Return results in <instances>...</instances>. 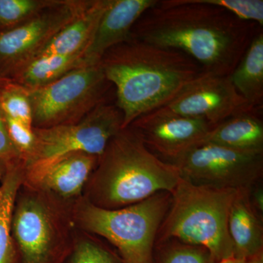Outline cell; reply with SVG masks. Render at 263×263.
Returning <instances> with one entry per match:
<instances>
[{"label": "cell", "mask_w": 263, "mask_h": 263, "mask_svg": "<svg viewBox=\"0 0 263 263\" xmlns=\"http://www.w3.org/2000/svg\"><path fill=\"white\" fill-rule=\"evenodd\" d=\"M262 28L200 0H162L138 19L131 37L182 51L206 73L230 76Z\"/></svg>", "instance_id": "cell-1"}, {"label": "cell", "mask_w": 263, "mask_h": 263, "mask_svg": "<svg viewBox=\"0 0 263 263\" xmlns=\"http://www.w3.org/2000/svg\"><path fill=\"white\" fill-rule=\"evenodd\" d=\"M100 65L107 80L117 88L122 129L168 103L204 72L182 51L133 37L109 49Z\"/></svg>", "instance_id": "cell-2"}, {"label": "cell", "mask_w": 263, "mask_h": 263, "mask_svg": "<svg viewBox=\"0 0 263 263\" xmlns=\"http://www.w3.org/2000/svg\"><path fill=\"white\" fill-rule=\"evenodd\" d=\"M181 179L175 164L154 155L128 127L110 139L98 157L83 197L103 209H121L160 192L171 194Z\"/></svg>", "instance_id": "cell-3"}, {"label": "cell", "mask_w": 263, "mask_h": 263, "mask_svg": "<svg viewBox=\"0 0 263 263\" xmlns=\"http://www.w3.org/2000/svg\"><path fill=\"white\" fill-rule=\"evenodd\" d=\"M238 190L197 186L181 178L156 243L176 239L204 247L217 262L234 257L228 214Z\"/></svg>", "instance_id": "cell-4"}, {"label": "cell", "mask_w": 263, "mask_h": 263, "mask_svg": "<svg viewBox=\"0 0 263 263\" xmlns=\"http://www.w3.org/2000/svg\"><path fill=\"white\" fill-rule=\"evenodd\" d=\"M76 201L62 200L22 183L12 219V233L21 263L63 262L77 232L73 218Z\"/></svg>", "instance_id": "cell-5"}, {"label": "cell", "mask_w": 263, "mask_h": 263, "mask_svg": "<svg viewBox=\"0 0 263 263\" xmlns=\"http://www.w3.org/2000/svg\"><path fill=\"white\" fill-rule=\"evenodd\" d=\"M171 202V194L160 192L129 206L105 209L81 197L74 203V222L76 229L108 240L122 263H152L157 233Z\"/></svg>", "instance_id": "cell-6"}, {"label": "cell", "mask_w": 263, "mask_h": 263, "mask_svg": "<svg viewBox=\"0 0 263 263\" xmlns=\"http://www.w3.org/2000/svg\"><path fill=\"white\" fill-rule=\"evenodd\" d=\"M109 83L100 62L70 71L47 86L28 89L33 127L79 122L104 102Z\"/></svg>", "instance_id": "cell-7"}, {"label": "cell", "mask_w": 263, "mask_h": 263, "mask_svg": "<svg viewBox=\"0 0 263 263\" xmlns=\"http://www.w3.org/2000/svg\"><path fill=\"white\" fill-rule=\"evenodd\" d=\"M123 114L117 105L99 104L79 122L48 128H34L35 146L24 162L25 172L43 168L62 156L82 152L100 157L122 129Z\"/></svg>", "instance_id": "cell-8"}, {"label": "cell", "mask_w": 263, "mask_h": 263, "mask_svg": "<svg viewBox=\"0 0 263 263\" xmlns=\"http://www.w3.org/2000/svg\"><path fill=\"white\" fill-rule=\"evenodd\" d=\"M175 165L183 179L197 186L247 190L262 179L263 154L202 143L190 150Z\"/></svg>", "instance_id": "cell-9"}, {"label": "cell", "mask_w": 263, "mask_h": 263, "mask_svg": "<svg viewBox=\"0 0 263 263\" xmlns=\"http://www.w3.org/2000/svg\"><path fill=\"white\" fill-rule=\"evenodd\" d=\"M91 2L62 0L19 25L0 29V77L8 79L14 71L32 60Z\"/></svg>", "instance_id": "cell-10"}, {"label": "cell", "mask_w": 263, "mask_h": 263, "mask_svg": "<svg viewBox=\"0 0 263 263\" xmlns=\"http://www.w3.org/2000/svg\"><path fill=\"white\" fill-rule=\"evenodd\" d=\"M129 127L151 152L173 164L199 146L212 128L205 119L183 117L162 108L138 118Z\"/></svg>", "instance_id": "cell-11"}, {"label": "cell", "mask_w": 263, "mask_h": 263, "mask_svg": "<svg viewBox=\"0 0 263 263\" xmlns=\"http://www.w3.org/2000/svg\"><path fill=\"white\" fill-rule=\"evenodd\" d=\"M161 108L183 117L205 119L212 127L238 114L262 109L247 103L235 89L229 76L206 72Z\"/></svg>", "instance_id": "cell-12"}, {"label": "cell", "mask_w": 263, "mask_h": 263, "mask_svg": "<svg viewBox=\"0 0 263 263\" xmlns=\"http://www.w3.org/2000/svg\"><path fill=\"white\" fill-rule=\"evenodd\" d=\"M98 157L72 152L45 166L25 172L24 183L60 197L76 201L83 197L85 186L98 163Z\"/></svg>", "instance_id": "cell-13"}, {"label": "cell", "mask_w": 263, "mask_h": 263, "mask_svg": "<svg viewBox=\"0 0 263 263\" xmlns=\"http://www.w3.org/2000/svg\"><path fill=\"white\" fill-rule=\"evenodd\" d=\"M157 0H110L84 52L89 64L99 63L110 48L131 38L133 27Z\"/></svg>", "instance_id": "cell-14"}, {"label": "cell", "mask_w": 263, "mask_h": 263, "mask_svg": "<svg viewBox=\"0 0 263 263\" xmlns=\"http://www.w3.org/2000/svg\"><path fill=\"white\" fill-rule=\"evenodd\" d=\"M248 190L237 192L228 214V232L238 259L263 254V219L252 209Z\"/></svg>", "instance_id": "cell-15"}, {"label": "cell", "mask_w": 263, "mask_h": 263, "mask_svg": "<svg viewBox=\"0 0 263 263\" xmlns=\"http://www.w3.org/2000/svg\"><path fill=\"white\" fill-rule=\"evenodd\" d=\"M110 1H91L86 9L57 33L34 58L49 55L68 56L84 53Z\"/></svg>", "instance_id": "cell-16"}, {"label": "cell", "mask_w": 263, "mask_h": 263, "mask_svg": "<svg viewBox=\"0 0 263 263\" xmlns=\"http://www.w3.org/2000/svg\"><path fill=\"white\" fill-rule=\"evenodd\" d=\"M259 110L226 119L212 127L200 144L210 143L240 152L263 154V122Z\"/></svg>", "instance_id": "cell-17"}, {"label": "cell", "mask_w": 263, "mask_h": 263, "mask_svg": "<svg viewBox=\"0 0 263 263\" xmlns=\"http://www.w3.org/2000/svg\"><path fill=\"white\" fill-rule=\"evenodd\" d=\"M24 179L23 161L8 162L0 181V263H21L12 233V219L15 200Z\"/></svg>", "instance_id": "cell-18"}, {"label": "cell", "mask_w": 263, "mask_h": 263, "mask_svg": "<svg viewBox=\"0 0 263 263\" xmlns=\"http://www.w3.org/2000/svg\"><path fill=\"white\" fill-rule=\"evenodd\" d=\"M86 65L91 64L85 60L84 53L36 57L17 69L8 79L27 89H37L47 86L70 71Z\"/></svg>", "instance_id": "cell-19"}, {"label": "cell", "mask_w": 263, "mask_h": 263, "mask_svg": "<svg viewBox=\"0 0 263 263\" xmlns=\"http://www.w3.org/2000/svg\"><path fill=\"white\" fill-rule=\"evenodd\" d=\"M235 89L254 108L263 100V33L256 34L245 55L229 76Z\"/></svg>", "instance_id": "cell-20"}, {"label": "cell", "mask_w": 263, "mask_h": 263, "mask_svg": "<svg viewBox=\"0 0 263 263\" xmlns=\"http://www.w3.org/2000/svg\"><path fill=\"white\" fill-rule=\"evenodd\" d=\"M62 263H122V261L94 235L77 230L73 246Z\"/></svg>", "instance_id": "cell-21"}, {"label": "cell", "mask_w": 263, "mask_h": 263, "mask_svg": "<svg viewBox=\"0 0 263 263\" xmlns=\"http://www.w3.org/2000/svg\"><path fill=\"white\" fill-rule=\"evenodd\" d=\"M62 0H0V29L23 23Z\"/></svg>", "instance_id": "cell-22"}, {"label": "cell", "mask_w": 263, "mask_h": 263, "mask_svg": "<svg viewBox=\"0 0 263 263\" xmlns=\"http://www.w3.org/2000/svg\"><path fill=\"white\" fill-rule=\"evenodd\" d=\"M0 108L4 115L33 127L28 89L9 81L0 86Z\"/></svg>", "instance_id": "cell-23"}, {"label": "cell", "mask_w": 263, "mask_h": 263, "mask_svg": "<svg viewBox=\"0 0 263 263\" xmlns=\"http://www.w3.org/2000/svg\"><path fill=\"white\" fill-rule=\"evenodd\" d=\"M162 246L160 263H218L207 249L176 239L160 242Z\"/></svg>", "instance_id": "cell-24"}, {"label": "cell", "mask_w": 263, "mask_h": 263, "mask_svg": "<svg viewBox=\"0 0 263 263\" xmlns=\"http://www.w3.org/2000/svg\"><path fill=\"white\" fill-rule=\"evenodd\" d=\"M205 4L215 5L228 10L243 20L263 25L262 0H200Z\"/></svg>", "instance_id": "cell-25"}, {"label": "cell", "mask_w": 263, "mask_h": 263, "mask_svg": "<svg viewBox=\"0 0 263 263\" xmlns=\"http://www.w3.org/2000/svg\"><path fill=\"white\" fill-rule=\"evenodd\" d=\"M5 124L12 143L24 162L32 155L35 146V135L31 126L4 115Z\"/></svg>", "instance_id": "cell-26"}, {"label": "cell", "mask_w": 263, "mask_h": 263, "mask_svg": "<svg viewBox=\"0 0 263 263\" xmlns=\"http://www.w3.org/2000/svg\"><path fill=\"white\" fill-rule=\"evenodd\" d=\"M0 159L7 162L22 160L20 154L12 143L6 124H5L4 114L0 108Z\"/></svg>", "instance_id": "cell-27"}, {"label": "cell", "mask_w": 263, "mask_h": 263, "mask_svg": "<svg viewBox=\"0 0 263 263\" xmlns=\"http://www.w3.org/2000/svg\"><path fill=\"white\" fill-rule=\"evenodd\" d=\"M249 202L254 212L263 219V186L262 180L254 183L248 190Z\"/></svg>", "instance_id": "cell-28"}, {"label": "cell", "mask_w": 263, "mask_h": 263, "mask_svg": "<svg viewBox=\"0 0 263 263\" xmlns=\"http://www.w3.org/2000/svg\"><path fill=\"white\" fill-rule=\"evenodd\" d=\"M218 263H263V254L249 259H238L235 257L224 259Z\"/></svg>", "instance_id": "cell-29"}, {"label": "cell", "mask_w": 263, "mask_h": 263, "mask_svg": "<svg viewBox=\"0 0 263 263\" xmlns=\"http://www.w3.org/2000/svg\"><path fill=\"white\" fill-rule=\"evenodd\" d=\"M8 167V162L6 161L0 159V181L3 179V176H5V172Z\"/></svg>", "instance_id": "cell-30"}, {"label": "cell", "mask_w": 263, "mask_h": 263, "mask_svg": "<svg viewBox=\"0 0 263 263\" xmlns=\"http://www.w3.org/2000/svg\"><path fill=\"white\" fill-rule=\"evenodd\" d=\"M10 80H8V79H3V78L0 77V86H3V85H4L5 83H7Z\"/></svg>", "instance_id": "cell-31"}]
</instances>
